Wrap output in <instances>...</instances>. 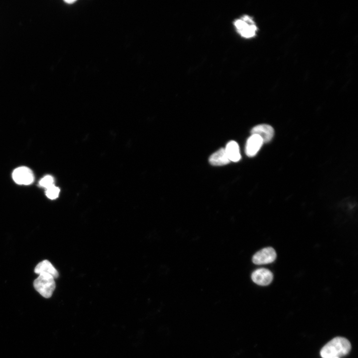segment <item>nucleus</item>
Here are the masks:
<instances>
[{
	"mask_svg": "<svg viewBox=\"0 0 358 358\" xmlns=\"http://www.w3.org/2000/svg\"><path fill=\"white\" fill-rule=\"evenodd\" d=\"M351 344L345 338L337 337L327 343L321 349L323 358H340L347 355L351 351Z\"/></svg>",
	"mask_w": 358,
	"mask_h": 358,
	"instance_id": "f257e3e1",
	"label": "nucleus"
},
{
	"mask_svg": "<svg viewBox=\"0 0 358 358\" xmlns=\"http://www.w3.org/2000/svg\"><path fill=\"white\" fill-rule=\"evenodd\" d=\"M234 25L236 31L241 36L246 39L254 37L257 31V27L252 18L246 15L236 20Z\"/></svg>",
	"mask_w": 358,
	"mask_h": 358,
	"instance_id": "f03ea898",
	"label": "nucleus"
},
{
	"mask_svg": "<svg viewBox=\"0 0 358 358\" xmlns=\"http://www.w3.org/2000/svg\"><path fill=\"white\" fill-rule=\"evenodd\" d=\"M54 278L47 274H41L34 282L36 291L45 298L50 297L55 289Z\"/></svg>",
	"mask_w": 358,
	"mask_h": 358,
	"instance_id": "7ed1b4c3",
	"label": "nucleus"
},
{
	"mask_svg": "<svg viewBox=\"0 0 358 358\" xmlns=\"http://www.w3.org/2000/svg\"><path fill=\"white\" fill-rule=\"evenodd\" d=\"M14 181L21 185H29L33 183L35 179L32 171L26 167L16 169L13 173Z\"/></svg>",
	"mask_w": 358,
	"mask_h": 358,
	"instance_id": "20e7f679",
	"label": "nucleus"
},
{
	"mask_svg": "<svg viewBox=\"0 0 358 358\" xmlns=\"http://www.w3.org/2000/svg\"><path fill=\"white\" fill-rule=\"evenodd\" d=\"M277 254L272 247L265 248L257 252L252 258V261L256 265L269 264L275 261Z\"/></svg>",
	"mask_w": 358,
	"mask_h": 358,
	"instance_id": "39448f33",
	"label": "nucleus"
},
{
	"mask_svg": "<svg viewBox=\"0 0 358 358\" xmlns=\"http://www.w3.org/2000/svg\"><path fill=\"white\" fill-rule=\"evenodd\" d=\"M251 278L255 284L262 286H266L270 285L272 282L273 274L270 270L261 268L253 272Z\"/></svg>",
	"mask_w": 358,
	"mask_h": 358,
	"instance_id": "423d86ee",
	"label": "nucleus"
},
{
	"mask_svg": "<svg viewBox=\"0 0 358 358\" xmlns=\"http://www.w3.org/2000/svg\"><path fill=\"white\" fill-rule=\"evenodd\" d=\"M264 143L262 138L257 134H252L248 139L246 147V155L252 157L255 156Z\"/></svg>",
	"mask_w": 358,
	"mask_h": 358,
	"instance_id": "0eeeda50",
	"label": "nucleus"
},
{
	"mask_svg": "<svg viewBox=\"0 0 358 358\" xmlns=\"http://www.w3.org/2000/svg\"><path fill=\"white\" fill-rule=\"evenodd\" d=\"M252 134H257L263 139L264 143L270 142L274 135V130L270 125L262 124L254 127L251 130Z\"/></svg>",
	"mask_w": 358,
	"mask_h": 358,
	"instance_id": "6e6552de",
	"label": "nucleus"
},
{
	"mask_svg": "<svg viewBox=\"0 0 358 358\" xmlns=\"http://www.w3.org/2000/svg\"><path fill=\"white\" fill-rule=\"evenodd\" d=\"M35 272L39 275L47 274L52 276L54 279L57 278L59 273L52 264L48 260H45L39 263L35 268Z\"/></svg>",
	"mask_w": 358,
	"mask_h": 358,
	"instance_id": "1a4fd4ad",
	"label": "nucleus"
},
{
	"mask_svg": "<svg viewBox=\"0 0 358 358\" xmlns=\"http://www.w3.org/2000/svg\"><path fill=\"white\" fill-rule=\"evenodd\" d=\"M224 149L230 161L237 162L241 159L240 146L236 141H230Z\"/></svg>",
	"mask_w": 358,
	"mask_h": 358,
	"instance_id": "9d476101",
	"label": "nucleus"
},
{
	"mask_svg": "<svg viewBox=\"0 0 358 358\" xmlns=\"http://www.w3.org/2000/svg\"><path fill=\"white\" fill-rule=\"evenodd\" d=\"M209 162L213 166H221L227 165L230 162V160L227 156L225 149L222 148L211 156L209 158Z\"/></svg>",
	"mask_w": 358,
	"mask_h": 358,
	"instance_id": "9b49d317",
	"label": "nucleus"
},
{
	"mask_svg": "<svg viewBox=\"0 0 358 358\" xmlns=\"http://www.w3.org/2000/svg\"><path fill=\"white\" fill-rule=\"evenodd\" d=\"M54 178L51 176L47 175L44 177L40 181V185L46 189L54 185Z\"/></svg>",
	"mask_w": 358,
	"mask_h": 358,
	"instance_id": "f8f14e48",
	"label": "nucleus"
},
{
	"mask_svg": "<svg viewBox=\"0 0 358 358\" xmlns=\"http://www.w3.org/2000/svg\"><path fill=\"white\" fill-rule=\"evenodd\" d=\"M60 189L54 185L46 189V195L49 199L55 200L58 197Z\"/></svg>",
	"mask_w": 358,
	"mask_h": 358,
	"instance_id": "ddd939ff",
	"label": "nucleus"
},
{
	"mask_svg": "<svg viewBox=\"0 0 358 358\" xmlns=\"http://www.w3.org/2000/svg\"></svg>",
	"mask_w": 358,
	"mask_h": 358,
	"instance_id": "4468645a",
	"label": "nucleus"
}]
</instances>
